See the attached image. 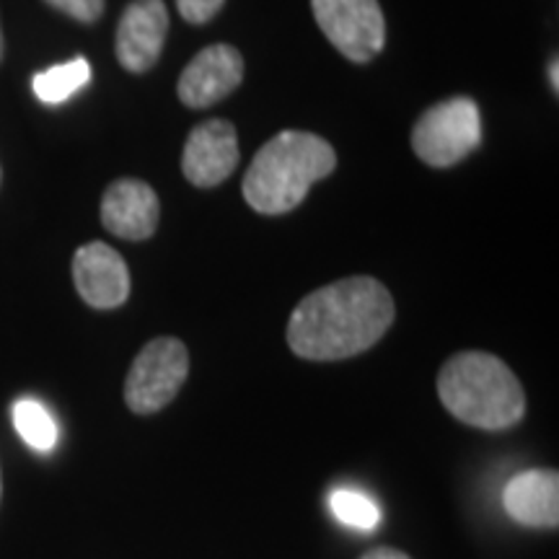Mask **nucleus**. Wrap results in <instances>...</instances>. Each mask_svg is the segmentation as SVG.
Listing matches in <instances>:
<instances>
[{"label": "nucleus", "mask_w": 559, "mask_h": 559, "mask_svg": "<svg viewBox=\"0 0 559 559\" xmlns=\"http://www.w3.org/2000/svg\"><path fill=\"white\" fill-rule=\"evenodd\" d=\"M394 298L373 277H347L313 290L293 309L288 345L306 360H345L373 347L394 321Z\"/></svg>", "instance_id": "nucleus-1"}, {"label": "nucleus", "mask_w": 559, "mask_h": 559, "mask_svg": "<svg viewBox=\"0 0 559 559\" xmlns=\"http://www.w3.org/2000/svg\"><path fill=\"white\" fill-rule=\"evenodd\" d=\"M438 396L461 423L479 430H508L526 415V391L498 355L466 349L443 362Z\"/></svg>", "instance_id": "nucleus-2"}, {"label": "nucleus", "mask_w": 559, "mask_h": 559, "mask_svg": "<svg viewBox=\"0 0 559 559\" xmlns=\"http://www.w3.org/2000/svg\"><path fill=\"white\" fill-rule=\"evenodd\" d=\"M334 166L337 153L324 138L285 130L264 143L251 160L243 177V198L262 215L290 213L319 179L330 177Z\"/></svg>", "instance_id": "nucleus-3"}, {"label": "nucleus", "mask_w": 559, "mask_h": 559, "mask_svg": "<svg viewBox=\"0 0 559 559\" xmlns=\"http://www.w3.org/2000/svg\"><path fill=\"white\" fill-rule=\"evenodd\" d=\"M481 143V115L469 96L438 102L412 130V148L432 169H449Z\"/></svg>", "instance_id": "nucleus-4"}, {"label": "nucleus", "mask_w": 559, "mask_h": 559, "mask_svg": "<svg viewBox=\"0 0 559 559\" xmlns=\"http://www.w3.org/2000/svg\"><path fill=\"white\" fill-rule=\"evenodd\" d=\"M190 373V353L177 337H158L140 349L124 381V402L135 415H153L174 402Z\"/></svg>", "instance_id": "nucleus-5"}, {"label": "nucleus", "mask_w": 559, "mask_h": 559, "mask_svg": "<svg viewBox=\"0 0 559 559\" xmlns=\"http://www.w3.org/2000/svg\"><path fill=\"white\" fill-rule=\"evenodd\" d=\"M319 29L353 62H370L386 45L379 0H311Z\"/></svg>", "instance_id": "nucleus-6"}, {"label": "nucleus", "mask_w": 559, "mask_h": 559, "mask_svg": "<svg viewBox=\"0 0 559 559\" xmlns=\"http://www.w3.org/2000/svg\"><path fill=\"white\" fill-rule=\"evenodd\" d=\"M243 58L236 47L213 45L194 55L179 79V99L190 109L213 107L239 88Z\"/></svg>", "instance_id": "nucleus-7"}, {"label": "nucleus", "mask_w": 559, "mask_h": 559, "mask_svg": "<svg viewBox=\"0 0 559 559\" xmlns=\"http://www.w3.org/2000/svg\"><path fill=\"white\" fill-rule=\"evenodd\" d=\"M169 34V9L164 0H132L117 29V60L132 73L156 66Z\"/></svg>", "instance_id": "nucleus-8"}, {"label": "nucleus", "mask_w": 559, "mask_h": 559, "mask_svg": "<svg viewBox=\"0 0 559 559\" xmlns=\"http://www.w3.org/2000/svg\"><path fill=\"white\" fill-rule=\"evenodd\" d=\"M73 280L81 298L94 309H117L130 296V270L120 251L91 241L75 251Z\"/></svg>", "instance_id": "nucleus-9"}, {"label": "nucleus", "mask_w": 559, "mask_h": 559, "mask_svg": "<svg viewBox=\"0 0 559 559\" xmlns=\"http://www.w3.org/2000/svg\"><path fill=\"white\" fill-rule=\"evenodd\" d=\"M239 166V138L226 120H207L190 132L181 171L194 187H215Z\"/></svg>", "instance_id": "nucleus-10"}, {"label": "nucleus", "mask_w": 559, "mask_h": 559, "mask_svg": "<svg viewBox=\"0 0 559 559\" xmlns=\"http://www.w3.org/2000/svg\"><path fill=\"white\" fill-rule=\"evenodd\" d=\"M158 194L140 179H120L109 185L102 200V223L109 234L124 241H145L158 226Z\"/></svg>", "instance_id": "nucleus-11"}, {"label": "nucleus", "mask_w": 559, "mask_h": 559, "mask_svg": "<svg viewBox=\"0 0 559 559\" xmlns=\"http://www.w3.org/2000/svg\"><path fill=\"white\" fill-rule=\"evenodd\" d=\"M502 506L521 526H559V477L555 469H531L515 474L502 492Z\"/></svg>", "instance_id": "nucleus-12"}, {"label": "nucleus", "mask_w": 559, "mask_h": 559, "mask_svg": "<svg viewBox=\"0 0 559 559\" xmlns=\"http://www.w3.org/2000/svg\"><path fill=\"white\" fill-rule=\"evenodd\" d=\"M88 81H91L88 60L75 58V60L62 62V66H55L50 70H41V73H37L32 79V88L41 104L58 107V104L68 102L70 96L79 94Z\"/></svg>", "instance_id": "nucleus-13"}, {"label": "nucleus", "mask_w": 559, "mask_h": 559, "mask_svg": "<svg viewBox=\"0 0 559 559\" xmlns=\"http://www.w3.org/2000/svg\"><path fill=\"white\" fill-rule=\"evenodd\" d=\"M13 425H16L21 440L34 451L50 453L58 445V423L50 409L32 396H24L13 404Z\"/></svg>", "instance_id": "nucleus-14"}, {"label": "nucleus", "mask_w": 559, "mask_h": 559, "mask_svg": "<svg viewBox=\"0 0 559 559\" xmlns=\"http://www.w3.org/2000/svg\"><path fill=\"white\" fill-rule=\"evenodd\" d=\"M330 510L342 526L355 531H376L381 526V508L370 495L360 489L337 487L330 495Z\"/></svg>", "instance_id": "nucleus-15"}, {"label": "nucleus", "mask_w": 559, "mask_h": 559, "mask_svg": "<svg viewBox=\"0 0 559 559\" xmlns=\"http://www.w3.org/2000/svg\"><path fill=\"white\" fill-rule=\"evenodd\" d=\"M52 9L68 13L70 19H79L83 24H91L104 13V0H47Z\"/></svg>", "instance_id": "nucleus-16"}, {"label": "nucleus", "mask_w": 559, "mask_h": 559, "mask_svg": "<svg viewBox=\"0 0 559 559\" xmlns=\"http://www.w3.org/2000/svg\"><path fill=\"white\" fill-rule=\"evenodd\" d=\"M223 3L226 0H177V9L190 24H205L223 9Z\"/></svg>", "instance_id": "nucleus-17"}, {"label": "nucleus", "mask_w": 559, "mask_h": 559, "mask_svg": "<svg viewBox=\"0 0 559 559\" xmlns=\"http://www.w3.org/2000/svg\"><path fill=\"white\" fill-rule=\"evenodd\" d=\"M360 559H412L404 555L400 549H389V547H381V549H370L368 555H362Z\"/></svg>", "instance_id": "nucleus-18"}, {"label": "nucleus", "mask_w": 559, "mask_h": 559, "mask_svg": "<svg viewBox=\"0 0 559 559\" xmlns=\"http://www.w3.org/2000/svg\"><path fill=\"white\" fill-rule=\"evenodd\" d=\"M549 81H551V91H559V60L555 58L549 62Z\"/></svg>", "instance_id": "nucleus-19"}, {"label": "nucleus", "mask_w": 559, "mask_h": 559, "mask_svg": "<svg viewBox=\"0 0 559 559\" xmlns=\"http://www.w3.org/2000/svg\"><path fill=\"white\" fill-rule=\"evenodd\" d=\"M0 58H3V32H0Z\"/></svg>", "instance_id": "nucleus-20"}, {"label": "nucleus", "mask_w": 559, "mask_h": 559, "mask_svg": "<svg viewBox=\"0 0 559 559\" xmlns=\"http://www.w3.org/2000/svg\"><path fill=\"white\" fill-rule=\"evenodd\" d=\"M0 489H3V487H0Z\"/></svg>", "instance_id": "nucleus-21"}]
</instances>
